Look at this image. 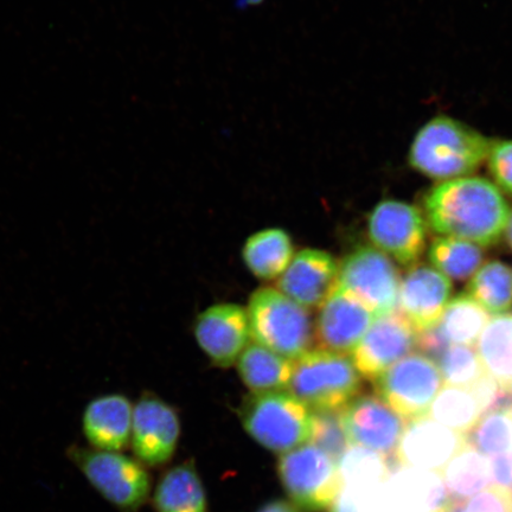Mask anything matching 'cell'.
Instances as JSON below:
<instances>
[{"label":"cell","instance_id":"obj_1","mask_svg":"<svg viewBox=\"0 0 512 512\" xmlns=\"http://www.w3.org/2000/svg\"><path fill=\"white\" fill-rule=\"evenodd\" d=\"M424 209L427 226L434 233L482 247L501 241L510 215L501 190L476 176L438 183L427 192Z\"/></svg>","mask_w":512,"mask_h":512},{"label":"cell","instance_id":"obj_2","mask_svg":"<svg viewBox=\"0 0 512 512\" xmlns=\"http://www.w3.org/2000/svg\"><path fill=\"white\" fill-rule=\"evenodd\" d=\"M492 140L457 119L438 115L416 132L408 163L433 181L473 176L486 162Z\"/></svg>","mask_w":512,"mask_h":512},{"label":"cell","instance_id":"obj_3","mask_svg":"<svg viewBox=\"0 0 512 512\" xmlns=\"http://www.w3.org/2000/svg\"><path fill=\"white\" fill-rule=\"evenodd\" d=\"M361 386V375L347 355L318 349L294 361L288 388L312 411H342Z\"/></svg>","mask_w":512,"mask_h":512},{"label":"cell","instance_id":"obj_4","mask_svg":"<svg viewBox=\"0 0 512 512\" xmlns=\"http://www.w3.org/2000/svg\"><path fill=\"white\" fill-rule=\"evenodd\" d=\"M67 458L89 485L120 512H137L151 491V478L139 460L121 452L72 445Z\"/></svg>","mask_w":512,"mask_h":512},{"label":"cell","instance_id":"obj_5","mask_svg":"<svg viewBox=\"0 0 512 512\" xmlns=\"http://www.w3.org/2000/svg\"><path fill=\"white\" fill-rule=\"evenodd\" d=\"M243 427L261 446L288 453L310 441L312 411L291 393H253L240 409Z\"/></svg>","mask_w":512,"mask_h":512},{"label":"cell","instance_id":"obj_6","mask_svg":"<svg viewBox=\"0 0 512 512\" xmlns=\"http://www.w3.org/2000/svg\"><path fill=\"white\" fill-rule=\"evenodd\" d=\"M247 316L255 342L288 360L310 351L313 334L309 312L284 293L261 288L249 300Z\"/></svg>","mask_w":512,"mask_h":512},{"label":"cell","instance_id":"obj_7","mask_svg":"<svg viewBox=\"0 0 512 512\" xmlns=\"http://www.w3.org/2000/svg\"><path fill=\"white\" fill-rule=\"evenodd\" d=\"M315 445L307 444L285 453L278 472L294 505L307 512H320L334 505L343 490L341 467Z\"/></svg>","mask_w":512,"mask_h":512},{"label":"cell","instance_id":"obj_8","mask_svg":"<svg viewBox=\"0 0 512 512\" xmlns=\"http://www.w3.org/2000/svg\"><path fill=\"white\" fill-rule=\"evenodd\" d=\"M443 382L431 358L411 354L377 377L374 388L375 395L407 422L427 416Z\"/></svg>","mask_w":512,"mask_h":512},{"label":"cell","instance_id":"obj_9","mask_svg":"<svg viewBox=\"0 0 512 512\" xmlns=\"http://www.w3.org/2000/svg\"><path fill=\"white\" fill-rule=\"evenodd\" d=\"M401 279L393 261L374 247H361L342 262L338 286L367 307L376 317L395 312Z\"/></svg>","mask_w":512,"mask_h":512},{"label":"cell","instance_id":"obj_10","mask_svg":"<svg viewBox=\"0 0 512 512\" xmlns=\"http://www.w3.org/2000/svg\"><path fill=\"white\" fill-rule=\"evenodd\" d=\"M371 241L402 266L413 267L426 249L427 223L418 208L402 201L377 203L368 220Z\"/></svg>","mask_w":512,"mask_h":512},{"label":"cell","instance_id":"obj_11","mask_svg":"<svg viewBox=\"0 0 512 512\" xmlns=\"http://www.w3.org/2000/svg\"><path fill=\"white\" fill-rule=\"evenodd\" d=\"M341 415L350 446L380 454L396 467L395 454L407 426L400 415L376 395H358Z\"/></svg>","mask_w":512,"mask_h":512},{"label":"cell","instance_id":"obj_12","mask_svg":"<svg viewBox=\"0 0 512 512\" xmlns=\"http://www.w3.org/2000/svg\"><path fill=\"white\" fill-rule=\"evenodd\" d=\"M419 332L401 312L377 317L352 351V362L364 379L375 381L416 348Z\"/></svg>","mask_w":512,"mask_h":512},{"label":"cell","instance_id":"obj_13","mask_svg":"<svg viewBox=\"0 0 512 512\" xmlns=\"http://www.w3.org/2000/svg\"><path fill=\"white\" fill-rule=\"evenodd\" d=\"M179 420L174 408L152 395L133 407L131 445L134 456L146 466L168 463L176 451Z\"/></svg>","mask_w":512,"mask_h":512},{"label":"cell","instance_id":"obj_14","mask_svg":"<svg viewBox=\"0 0 512 512\" xmlns=\"http://www.w3.org/2000/svg\"><path fill=\"white\" fill-rule=\"evenodd\" d=\"M377 317L341 286L320 307L316 341L320 349L347 355L357 347Z\"/></svg>","mask_w":512,"mask_h":512},{"label":"cell","instance_id":"obj_15","mask_svg":"<svg viewBox=\"0 0 512 512\" xmlns=\"http://www.w3.org/2000/svg\"><path fill=\"white\" fill-rule=\"evenodd\" d=\"M466 441V435L424 416L408 422L395 454V463L406 469L440 473Z\"/></svg>","mask_w":512,"mask_h":512},{"label":"cell","instance_id":"obj_16","mask_svg":"<svg viewBox=\"0 0 512 512\" xmlns=\"http://www.w3.org/2000/svg\"><path fill=\"white\" fill-rule=\"evenodd\" d=\"M195 335L216 366H233L248 347L251 336L247 312L234 304L210 307L197 318Z\"/></svg>","mask_w":512,"mask_h":512},{"label":"cell","instance_id":"obj_17","mask_svg":"<svg viewBox=\"0 0 512 512\" xmlns=\"http://www.w3.org/2000/svg\"><path fill=\"white\" fill-rule=\"evenodd\" d=\"M452 293L450 278L426 265H415L401 280L400 312L418 332L440 322Z\"/></svg>","mask_w":512,"mask_h":512},{"label":"cell","instance_id":"obj_18","mask_svg":"<svg viewBox=\"0 0 512 512\" xmlns=\"http://www.w3.org/2000/svg\"><path fill=\"white\" fill-rule=\"evenodd\" d=\"M338 273L334 256L317 249H305L281 274L278 287L305 309L322 306L338 285Z\"/></svg>","mask_w":512,"mask_h":512},{"label":"cell","instance_id":"obj_19","mask_svg":"<svg viewBox=\"0 0 512 512\" xmlns=\"http://www.w3.org/2000/svg\"><path fill=\"white\" fill-rule=\"evenodd\" d=\"M133 406L119 393L95 396L83 409L81 430L94 450L121 452L131 443Z\"/></svg>","mask_w":512,"mask_h":512},{"label":"cell","instance_id":"obj_20","mask_svg":"<svg viewBox=\"0 0 512 512\" xmlns=\"http://www.w3.org/2000/svg\"><path fill=\"white\" fill-rule=\"evenodd\" d=\"M452 503L463 502L488 488L492 482L490 458L469 443L440 472Z\"/></svg>","mask_w":512,"mask_h":512},{"label":"cell","instance_id":"obj_21","mask_svg":"<svg viewBox=\"0 0 512 512\" xmlns=\"http://www.w3.org/2000/svg\"><path fill=\"white\" fill-rule=\"evenodd\" d=\"M153 505L157 512H207L204 492L195 465H178L159 480Z\"/></svg>","mask_w":512,"mask_h":512},{"label":"cell","instance_id":"obj_22","mask_svg":"<svg viewBox=\"0 0 512 512\" xmlns=\"http://www.w3.org/2000/svg\"><path fill=\"white\" fill-rule=\"evenodd\" d=\"M239 373L243 383L253 393L281 392L290 386L293 363L255 343L242 352Z\"/></svg>","mask_w":512,"mask_h":512},{"label":"cell","instance_id":"obj_23","mask_svg":"<svg viewBox=\"0 0 512 512\" xmlns=\"http://www.w3.org/2000/svg\"><path fill=\"white\" fill-rule=\"evenodd\" d=\"M293 245L283 229L273 228L256 233L243 248V259L251 272L260 279L279 277L290 266Z\"/></svg>","mask_w":512,"mask_h":512},{"label":"cell","instance_id":"obj_24","mask_svg":"<svg viewBox=\"0 0 512 512\" xmlns=\"http://www.w3.org/2000/svg\"><path fill=\"white\" fill-rule=\"evenodd\" d=\"M484 369L504 390L512 387V313L496 316L477 342Z\"/></svg>","mask_w":512,"mask_h":512},{"label":"cell","instance_id":"obj_25","mask_svg":"<svg viewBox=\"0 0 512 512\" xmlns=\"http://www.w3.org/2000/svg\"><path fill=\"white\" fill-rule=\"evenodd\" d=\"M398 478L400 512H446L451 499L440 473L408 469Z\"/></svg>","mask_w":512,"mask_h":512},{"label":"cell","instance_id":"obj_26","mask_svg":"<svg viewBox=\"0 0 512 512\" xmlns=\"http://www.w3.org/2000/svg\"><path fill=\"white\" fill-rule=\"evenodd\" d=\"M483 415L471 389L452 386L441 388L427 414L438 424L463 435L469 434Z\"/></svg>","mask_w":512,"mask_h":512},{"label":"cell","instance_id":"obj_27","mask_svg":"<svg viewBox=\"0 0 512 512\" xmlns=\"http://www.w3.org/2000/svg\"><path fill=\"white\" fill-rule=\"evenodd\" d=\"M489 320V313L469 294L462 293L448 302L438 325L450 344L473 347Z\"/></svg>","mask_w":512,"mask_h":512},{"label":"cell","instance_id":"obj_28","mask_svg":"<svg viewBox=\"0 0 512 512\" xmlns=\"http://www.w3.org/2000/svg\"><path fill=\"white\" fill-rule=\"evenodd\" d=\"M467 294L491 315H504L512 307V271L501 261L489 262L473 275Z\"/></svg>","mask_w":512,"mask_h":512},{"label":"cell","instance_id":"obj_29","mask_svg":"<svg viewBox=\"0 0 512 512\" xmlns=\"http://www.w3.org/2000/svg\"><path fill=\"white\" fill-rule=\"evenodd\" d=\"M428 258L435 270L447 278L465 280L477 273L484 254L475 243L440 236L428 248Z\"/></svg>","mask_w":512,"mask_h":512},{"label":"cell","instance_id":"obj_30","mask_svg":"<svg viewBox=\"0 0 512 512\" xmlns=\"http://www.w3.org/2000/svg\"><path fill=\"white\" fill-rule=\"evenodd\" d=\"M466 440L489 458L512 453V408L502 406L485 413Z\"/></svg>","mask_w":512,"mask_h":512},{"label":"cell","instance_id":"obj_31","mask_svg":"<svg viewBox=\"0 0 512 512\" xmlns=\"http://www.w3.org/2000/svg\"><path fill=\"white\" fill-rule=\"evenodd\" d=\"M437 363L446 386L471 388L486 373L478 351L469 345H450Z\"/></svg>","mask_w":512,"mask_h":512},{"label":"cell","instance_id":"obj_32","mask_svg":"<svg viewBox=\"0 0 512 512\" xmlns=\"http://www.w3.org/2000/svg\"><path fill=\"white\" fill-rule=\"evenodd\" d=\"M310 443L328 454L339 465L343 463L350 444L344 430L341 411H312Z\"/></svg>","mask_w":512,"mask_h":512},{"label":"cell","instance_id":"obj_33","mask_svg":"<svg viewBox=\"0 0 512 512\" xmlns=\"http://www.w3.org/2000/svg\"><path fill=\"white\" fill-rule=\"evenodd\" d=\"M446 512H512V491L490 486L466 501L451 502Z\"/></svg>","mask_w":512,"mask_h":512},{"label":"cell","instance_id":"obj_34","mask_svg":"<svg viewBox=\"0 0 512 512\" xmlns=\"http://www.w3.org/2000/svg\"><path fill=\"white\" fill-rule=\"evenodd\" d=\"M485 163L488 164L496 187L512 196V140L499 139L491 142Z\"/></svg>","mask_w":512,"mask_h":512},{"label":"cell","instance_id":"obj_35","mask_svg":"<svg viewBox=\"0 0 512 512\" xmlns=\"http://www.w3.org/2000/svg\"><path fill=\"white\" fill-rule=\"evenodd\" d=\"M450 345L452 344L447 341L438 324L431 329L419 332L418 341H416V348L421 351V355L433 361H438Z\"/></svg>","mask_w":512,"mask_h":512},{"label":"cell","instance_id":"obj_36","mask_svg":"<svg viewBox=\"0 0 512 512\" xmlns=\"http://www.w3.org/2000/svg\"><path fill=\"white\" fill-rule=\"evenodd\" d=\"M492 482L512 491V453L490 458Z\"/></svg>","mask_w":512,"mask_h":512},{"label":"cell","instance_id":"obj_37","mask_svg":"<svg viewBox=\"0 0 512 512\" xmlns=\"http://www.w3.org/2000/svg\"><path fill=\"white\" fill-rule=\"evenodd\" d=\"M258 512H300L297 505L278 499L261 507Z\"/></svg>","mask_w":512,"mask_h":512},{"label":"cell","instance_id":"obj_38","mask_svg":"<svg viewBox=\"0 0 512 512\" xmlns=\"http://www.w3.org/2000/svg\"><path fill=\"white\" fill-rule=\"evenodd\" d=\"M505 238H507V242H508V245L509 247L511 248V251H512V211L509 215V221H508V224H507V229H505Z\"/></svg>","mask_w":512,"mask_h":512},{"label":"cell","instance_id":"obj_39","mask_svg":"<svg viewBox=\"0 0 512 512\" xmlns=\"http://www.w3.org/2000/svg\"><path fill=\"white\" fill-rule=\"evenodd\" d=\"M505 393H507V396H505V405L510 408H512V387L505 390Z\"/></svg>","mask_w":512,"mask_h":512}]
</instances>
